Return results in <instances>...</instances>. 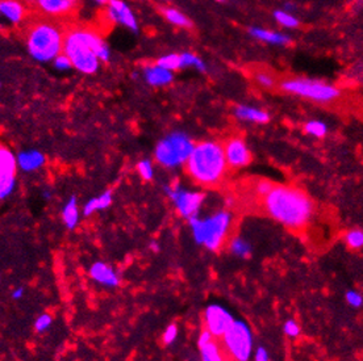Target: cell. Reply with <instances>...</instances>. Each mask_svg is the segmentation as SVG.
<instances>
[{"label": "cell", "mask_w": 363, "mask_h": 361, "mask_svg": "<svg viewBox=\"0 0 363 361\" xmlns=\"http://www.w3.org/2000/svg\"><path fill=\"white\" fill-rule=\"evenodd\" d=\"M62 53L70 58L73 67L83 74H95L99 62H108L109 50L98 32L89 28H70L63 34Z\"/></svg>", "instance_id": "obj_2"}, {"label": "cell", "mask_w": 363, "mask_h": 361, "mask_svg": "<svg viewBox=\"0 0 363 361\" xmlns=\"http://www.w3.org/2000/svg\"><path fill=\"white\" fill-rule=\"evenodd\" d=\"M35 5L41 14L53 18H61L75 14L78 0H36Z\"/></svg>", "instance_id": "obj_12"}, {"label": "cell", "mask_w": 363, "mask_h": 361, "mask_svg": "<svg viewBox=\"0 0 363 361\" xmlns=\"http://www.w3.org/2000/svg\"><path fill=\"white\" fill-rule=\"evenodd\" d=\"M217 3H225V1H228V0H216Z\"/></svg>", "instance_id": "obj_46"}, {"label": "cell", "mask_w": 363, "mask_h": 361, "mask_svg": "<svg viewBox=\"0 0 363 361\" xmlns=\"http://www.w3.org/2000/svg\"><path fill=\"white\" fill-rule=\"evenodd\" d=\"M112 200H113V196H112L111 190L103 192L102 194H99L98 197L91 198L86 203V205L83 206V214L86 217H90L96 211L106 210L112 205Z\"/></svg>", "instance_id": "obj_20"}, {"label": "cell", "mask_w": 363, "mask_h": 361, "mask_svg": "<svg viewBox=\"0 0 363 361\" xmlns=\"http://www.w3.org/2000/svg\"><path fill=\"white\" fill-rule=\"evenodd\" d=\"M90 277L93 281L107 288H115L120 284L119 273L112 268L111 265L104 261H96L90 268Z\"/></svg>", "instance_id": "obj_13"}, {"label": "cell", "mask_w": 363, "mask_h": 361, "mask_svg": "<svg viewBox=\"0 0 363 361\" xmlns=\"http://www.w3.org/2000/svg\"><path fill=\"white\" fill-rule=\"evenodd\" d=\"M279 86L284 92L292 93L320 104H328L341 96V91L336 86L327 83L324 80L290 78L282 80Z\"/></svg>", "instance_id": "obj_6"}, {"label": "cell", "mask_w": 363, "mask_h": 361, "mask_svg": "<svg viewBox=\"0 0 363 361\" xmlns=\"http://www.w3.org/2000/svg\"><path fill=\"white\" fill-rule=\"evenodd\" d=\"M226 163L232 168L246 167L252 162V153L244 139L238 137L231 138L224 145Z\"/></svg>", "instance_id": "obj_11"}, {"label": "cell", "mask_w": 363, "mask_h": 361, "mask_svg": "<svg viewBox=\"0 0 363 361\" xmlns=\"http://www.w3.org/2000/svg\"><path fill=\"white\" fill-rule=\"evenodd\" d=\"M229 248H231V251L233 252L236 256L244 258V259L249 258L250 254H252V246L242 238L232 239L231 244H229Z\"/></svg>", "instance_id": "obj_28"}, {"label": "cell", "mask_w": 363, "mask_h": 361, "mask_svg": "<svg viewBox=\"0 0 363 361\" xmlns=\"http://www.w3.org/2000/svg\"><path fill=\"white\" fill-rule=\"evenodd\" d=\"M16 188V175H0V200L9 197Z\"/></svg>", "instance_id": "obj_26"}, {"label": "cell", "mask_w": 363, "mask_h": 361, "mask_svg": "<svg viewBox=\"0 0 363 361\" xmlns=\"http://www.w3.org/2000/svg\"><path fill=\"white\" fill-rule=\"evenodd\" d=\"M204 327L215 338H221L235 322L232 314L220 305H209L203 315Z\"/></svg>", "instance_id": "obj_10"}, {"label": "cell", "mask_w": 363, "mask_h": 361, "mask_svg": "<svg viewBox=\"0 0 363 361\" xmlns=\"http://www.w3.org/2000/svg\"><path fill=\"white\" fill-rule=\"evenodd\" d=\"M25 1H27L28 4H35V1H36V0H25Z\"/></svg>", "instance_id": "obj_45"}, {"label": "cell", "mask_w": 363, "mask_h": 361, "mask_svg": "<svg viewBox=\"0 0 363 361\" xmlns=\"http://www.w3.org/2000/svg\"><path fill=\"white\" fill-rule=\"evenodd\" d=\"M166 193L174 203L179 216L190 220L192 217L198 216L200 207L204 203V196L200 192L182 189L181 185L174 184L166 187Z\"/></svg>", "instance_id": "obj_9"}, {"label": "cell", "mask_w": 363, "mask_h": 361, "mask_svg": "<svg viewBox=\"0 0 363 361\" xmlns=\"http://www.w3.org/2000/svg\"><path fill=\"white\" fill-rule=\"evenodd\" d=\"M138 175L144 179V180H151L154 177V167L149 159H144L141 162L137 163Z\"/></svg>", "instance_id": "obj_33"}, {"label": "cell", "mask_w": 363, "mask_h": 361, "mask_svg": "<svg viewBox=\"0 0 363 361\" xmlns=\"http://www.w3.org/2000/svg\"><path fill=\"white\" fill-rule=\"evenodd\" d=\"M182 67H195L200 72L207 71V65L204 63L201 58H199L194 53H182L181 54Z\"/></svg>", "instance_id": "obj_27"}, {"label": "cell", "mask_w": 363, "mask_h": 361, "mask_svg": "<svg viewBox=\"0 0 363 361\" xmlns=\"http://www.w3.org/2000/svg\"><path fill=\"white\" fill-rule=\"evenodd\" d=\"M254 359H255L257 361H267L269 359H270V356H269V352L266 351V348L258 347L257 349H255Z\"/></svg>", "instance_id": "obj_41"}, {"label": "cell", "mask_w": 363, "mask_h": 361, "mask_svg": "<svg viewBox=\"0 0 363 361\" xmlns=\"http://www.w3.org/2000/svg\"><path fill=\"white\" fill-rule=\"evenodd\" d=\"M284 334L290 336V338H296L300 335V327L295 321H287L284 323Z\"/></svg>", "instance_id": "obj_38"}, {"label": "cell", "mask_w": 363, "mask_h": 361, "mask_svg": "<svg viewBox=\"0 0 363 361\" xmlns=\"http://www.w3.org/2000/svg\"><path fill=\"white\" fill-rule=\"evenodd\" d=\"M178 326L177 325H170V326L166 327V330L163 331V335H162V342H163L164 345H170L171 343H174L178 338Z\"/></svg>", "instance_id": "obj_35"}, {"label": "cell", "mask_w": 363, "mask_h": 361, "mask_svg": "<svg viewBox=\"0 0 363 361\" xmlns=\"http://www.w3.org/2000/svg\"><path fill=\"white\" fill-rule=\"evenodd\" d=\"M283 9L284 11H287V12H292L293 11H296V5L291 3V1H287V3H284L283 4Z\"/></svg>", "instance_id": "obj_43"}, {"label": "cell", "mask_w": 363, "mask_h": 361, "mask_svg": "<svg viewBox=\"0 0 363 361\" xmlns=\"http://www.w3.org/2000/svg\"><path fill=\"white\" fill-rule=\"evenodd\" d=\"M272 185L274 184H272L271 181L259 180L257 183V185H255V192L258 193V196L263 197V196H266V194L270 192V189L272 188Z\"/></svg>", "instance_id": "obj_39"}, {"label": "cell", "mask_w": 363, "mask_h": 361, "mask_svg": "<svg viewBox=\"0 0 363 361\" xmlns=\"http://www.w3.org/2000/svg\"><path fill=\"white\" fill-rule=\"evenodd\" d=\"M272 17L280 27L287 28V29H295L300 25V21L299 18L292 14V12H287L284 11L283 8L280 9H275L272 12Z\"/></svg>", "instance_id": "obj_25"}, {"label": "cell", "mask_w": 363, "mask_h": 361, "mask_svg": "<svg viewBox=\"0 0 363 361\" xmlns=\"http://www.w3.org/2000/svg\"><path fill=\"white\" fill-rule=\"evenodd\" d=\"M345 242L346 244L353 248V250H358L363 247V230L355 229L350 230L345 234Z\"/></svg>", "instance_id": "obj_31"}, {"label": "cell", "mask_w": 363, "mask_h": 361, "mask_svg": "<svg viewBox=\"0 0 363 361\" xmlns=\"http://www.w3.org/2000/svg\"><path fill=\"white\" fill-rule=\"evenodd\" d=\"M157 65H160L161 67L170 71L179 70V69H182L181 54H168V55L161 57L157 61Z\"/></svg>", "instance_id": "obj_30"}, {"label": "cell", "mask_w": 363, "mask_h": 361, "mask_svg": "<svg viewBox=\"0 0 363 361\" xmlns=\"http://www.w3.org/2000/svg\"><path fill=\"white\" fill-rule=\"evenodd\" d=\"M54 66L57 67L58 70H67L73 67V63L66 54H58L57 57L54 58Z\"/></svg>", "instance_id": "obj_37"}, {"label": "cell", "mask_w": 363, "mask_h": 361, "mask_svg": "<svg viewBox=\"0 0 363 361\" xmlns=\"http://www.w3.org/2000/svg\"><path fill=\"white\" fill-rule=\"evenodd\" d=\"M215 336H213L211 332H209L208 330H205L204 328L203 331H201V334L199 335V339H198V347H200V345H203V344L205 343H208L209 340H212Z\"/></svg>", "instance_id": "obj_40"}, {"label": "cell", "mask_w": 363, "mask_h": 361, "mask_svg": "<svg viewBox=\"0 0 363 361\" xmlns=\"http://www.w3.org/2000/svg\"><path fill=\"white\" fill-rule=\"evenodd\" d=\"M192 235L198 244H201L209 251H218L228 238L232 226V214L229 211H217L207 218L198 216L190 218Z\"/></svg>", "instance_id": "obj_5"}, {"label": "cell", "mask_w": 363, "mask_h": 361, "mask_svg": "<svg viewBox=\"0 0 363 361\" xmlns=\"http://www.w3.org/2000/svg\"><path fill=\"white\" fill-rule=\"evenodd\" d=\"M0 12L14 22L24 21L28 17V9L21 0H0Z\"/></svg>", "instance_id": "obj_17"}, {"label": "cell", "mask_w": 363, "mask_h": 361, "mask_svg": "<svg viewBox=\"0 0 363 361\" xmlns=\"http://www.w3.org/2000/svg\"><path fill=\"white\" fill-rule=\"evenodd\" d=\"M18 158L5 146L0 145V175H16Z\"/></svg>", "instance_id": "obj_22"}, {"label": "cell", "mask_w": 363, "mask_h": 361, "mask_svg": "<svg viewBox=\"0 0 363 361\" xmlns=\"http://www.w3.org/2000/svg\"><path fill=\"white\" fill-rule=\"evenodd\" d=\"M18 158V167L24 172H33L44 167L45 155L37 150L21 151L16 156Z\"/></svg>", "instance_id": "obj_16"}, {"label": "cell", "mask_w": 363, "mask_h": 361, "mask_svg": "<svg viewBox=\"0 0 363 361\" xmlns=\"http://www.w3.org/2000/svg\"><path fill=\"white\" fill-rule=\"evenodd\" d=\"M248 32L253 38L263 41L266 44L280 45V46L291 44V37L284 34V33H280V32L270 31V29H266V28L261 27H250Z\"/></svg>", "instance_id": "obj_14"}, {"label": "cell", "mask_w": 363, "mask_h": 361, "mask_svg": "<svg viewBox=\"0 0 363 361\" xmlns=\"http://www.w3.org/2000/svg\"><path fill=\"white\" fill-rule=\"evenodd\" d=\"M62 27L50 20H35L29 22L25 31L28 50L37 61L48 62L62 53Z\"/></svg>", "instance_id": "obj_4"}, {"label": "cell", "mask_w": 363, "mask_h": 361, "mask_svg": "<svg viewBox=\"0 0 363 361\" xmlns=\"http://www.w3.org/2000/svg\"><path fill=\"white\" fill-rule=\"evenodd\" d=\"M150 248H151V251H160V246H158V243L157 242H151L150 243Z\"/></svg>", "instance_id": "obj_44"}, {"label": "cell", "mask_w": 363, "mask_h": 361, "mask_svg": "<svg viewBox=\"0 0 363 361\" xmlns=\"http://www.w3.org/2000/svg\"><path fill=\"white\" fill-rule=\"evenodd\" d=\"M346 302L353 306V308H361L363 305V297L359 294L358 292L355 291H349L345 295Z\"/></svg>", "instance_id": "obj_36"}, {"label": "cell", "mask_w": 363, "mask_h": 361, "mask_svg": "<svg viewBox=\"0 0 363 361\" xmlns=\"http://www.w3.org/2000/svg\"><path fill=\"white\" fill-rule=\"evenodd\" d=\"M145 79L150 86L154 87H161V86H167L173 82V71L166 70L160 65L154 66H147L145 69Z\"/></svg>", "instance_id": "obj_18"}, {"label": "cell", "mask_w": 363, "mask_h": 361, "mask_svg": "<svg viewBox=\"0 0 363 361\" xmlns=\"http://www.w3.org/2000/svg\"><path fill=\"white\" fill-rule=\"evenodd\" d=\"M304 130H306L307 134H309V136L316 137V138H323V137L327 136L328 128H327V125H325L323 121L312 120V121H308V122L306 123Z\"/></svg>", "instance_id": "obj_29"}, {"label": "cell", "mask_w": 363, "mask_h": 361, "mask_svg": "<svg viewBox=\"0 0 363 361\" xmlns=\"http://www.w3.org/2000/svg\"><path fill=\"white\" fill-rule=\"evenodd\" d=\"M194 142L184 133H173L164 137L155 147L154 156L162 167L174 168L186 163L194 149Z\"/></svg>", "instance_id": "obj_7"}, {"label": "cell", "mask_w": 363, "mask_h": 361, "mask_svg": "<svg viewBox=\"0 0 363 361\" xmlns=\"http://www.w3.org/2000/svg\"><path fill=\"white\" fill-rule=\"evenodd\" d=\"M108 12L111 15L112 20L123 22L127 27H129L132 31H137V22L136 18L128 8V5L123 3L121 0H109V9Z\"/></svg>", "instance_id": "obj_15"}, {"label": "cell", "mask_w": 363, "mask_h": 361, "mask_svg": "<svg viewBox=\"0 0 363 361\" xmlns=\"http://www.w3.org/2000/svg\"><path fill=\"white\" fill-rule=\"evenodd\" d=\"M96 1H99V3H107L108 0H96Z\"/></svg>", "instance_id": "obj_47"}, {"label": "cell", "mask_w": 363, "mask_h": 361, "mask_svg": "<svg viewBox=\"0 0 363 361\" xmlns=\"http://www.w3.org/2000/svg\"><path fill=\"white\" fill-rule=\"evenodd\" d=\"M24 297V288H16L14 292H12V298L14 300H20Z\"/></svg>", "instance_id": "obj_42"}, {"label": "cell", "mask_w": 363, "mask_h": 361, "mask_svg": "<svg viewBox=\"0 0 363 361\" xmlns=\"http://www.w3.org/2000/svg\"><path fill=\"white\" fill-rule=\"evenodd\" d=\"M200 355H201V360L204 361H221L225 359L224 348L220 344L215 342V338L212 340H209L208 343L200 345Z\"/></svg>", "instance_id": "obj_23"}, {"label": "cell", "mask_w": 363, "mask_h": 361, "mask_svg": "<svg viewBox=\"0 0 363 361\" xmlns=\"http://www.w3.org/2000/svg\"><path fill=\"white\" fill-rule=\"evenodd\" d=\"M184 166L188 176L198 184L204 187L218 184L228 167L224 146L216 141L200 142L194 146Z\"/></svg>", "instance_id": "obj_3"}, {"label": "cell", "mask_w": 363, "mask_h": 361, "mask_svg": "<svg viewBox=\"0 0 363 361\" xmlns=\"http://www.w3.org/2000/svg\"><path fill=\"white\" fill-rule=\"evenodd\" d=\"M254 80H255V83L258 86H261L262 88H272L275 86V78L271 75L270 72H267V71H257L255 74H254Z\"/></svg>", "instance_id": "obj_32"}, {"label": "cell", "mask_w": 363, "mask_h": 361, "mask_svg": "<svg viewBox=\"0 0 363 361\" xmlns=\"http://www.w3.org/2000/svg\"><path fill=\"white\" fill-rule=\"evenodd\" d=\"M52 323H53V317L50 314H41L40 317L36 319L35 328L37 332H45L46 330H49Z\"/></svg>", "instance_id": "obj_34"}, {"label": "cell", "mask_w": 363, "mask_h": 361, "mask_svg": "<svg viewBox=\"0 0 363 361\" xmlns=\"http://www.w3.org/2000/svg\"><path fill=\"white\" fill-rule=\"evenodd\" d=\"M224 352L229 359L246 361L253 353V335L250 327L242 321H235L221 336Z\"/></svg>", "instance_id": "obj_8"}, {"label": "cell", "mask_w": 363, "mask_h": 361, "mask_svg": "<svg viewBox=\"0 0 363 361\" xmlns=\"http://www.w3.org/2000/svg\"><path fill=\"white\" fill-rule=\"evenodd\" d=\"M161 14L163 15L164 18H166L168 22H171V24H174V25H177V27L179 28L190 29V28L194 27V24H192V21H191L190 18L187 17L184 14H182L181 11H178V9L175 8L162 7V8H161Z\"/></svg>", "instance_id": "obj_24"}, {"label": "cell", "mask_w": 363, "mask_h": 361, "mask_svg": "<svg viewBox=\"0 0 363 361\" xmlns=\"http://www.w3.org/2000/svg\"><path fill=\"white\" fill-rule=\"evenodd\" d=\"M236 116L242 121H250L255 123H266L270 121V116L267 112L258 108L248 105H238L235 109Z\"/></svg>", "instance_id": "obj_19"}, {"label": "cell", "mask_w": 363, "mask_h": 361, "mask_svg": "<svg viewBox=\"0 0 363 361\" xmlns=\"http://www.w3.org/2000/svg\"><path fill=\"white\" fill-rule=\"evenodd\" d=\"M267 214L290 229H301L313 216L314 206L304 190L290 185H272L262 197Z\"/></svg>", "instance_id": "obj_1"}, {"label": "cell", "mask_w": 363, "mask_h": 361, "mask_svg": "<svg viewBox=\"0 0 363 361\" xmlns=\"http://www.w3.org/2000/svg\"><path fill=\"white\" fill-rule=\"evenodd\" d=\"M80 220V211L79 205L75 197H70V200L65 204L62 209V221L66 225L67 229H75Z\"/></svg>", "instance_id": "obj_21"}]
</instances>
